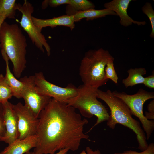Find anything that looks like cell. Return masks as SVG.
I'll return each mask as SVG.
<instances>
[{
	"mask_svg": "<svg viewBox=\"0 0 154 154\" xmlns=\"http://www.w3.org/2000/svg\"><path fill=\"white\" fill-rule=\"evenodd\" d=\"M1 104L2 114L6 130L4 135L0 138V141L9 145L19 137L18 118L13 109V104L7 101Z\"/></svg>",
	"mask_w": 154,
	"mask_h": 154,
	"instance_id": "8fae6325",
	"label": "cell"
},
{
	"mask_svg": "<svg viewBox=\"0 0 154 154\" xmlns=\"http://www.w3.org/2000/svg\"><path fill=\"white\" fill-rule=\"evenodd\" d=\"M114 154H154V144L153 143H150L145 150L141 152L129 150L121 153H115Z\"/></svg>",
	"mask_w": 154,
	"mask_h": 154,
	"instance_id": "603a6c76",
	"label": "cell"
},
{
	"mask_svg": "<svg viewBox=\"0 0 154 154\" xmlns=\"http://www.w3.org/2000/svg\"><path fill=\"white\" fill-rule=\"evenodd\" d=\"M13 108L18 118L19 135L17 139H22L37 135L38 118L21 102L13 104Z\"/></svg>",
	"mask_w": 154,
	"mask_h": 154,
	"instance_id": "30bf717a",
	"label": "cell"
},
{
	"mask_svg": "<svg viewBox=\"0 0 154 154\" xmlns=\"http://www.w3.org/2000/svg\"><path fill=\"white\" fill-rule=\"evenodd\" d=\"M143 84L145 86L149 88L154 89V72L153 70L151 75L145 77L144 81Z\"/></svg>",
	"mask_w": 154,
	"mask_h": 154,
	"instance_id": "484cf974",
	"label": "cell"
},
{
	"mask_svg": "<svg viewBox=\"0 0 154 154\" xmlns=\"http://www.w3.org/2000/svg\"><path fill=\"white\" fill-rule=\"evenodd\" d=\"M132 0H113L104 4L105 9L110 10L115 12L120 19V24L125 27H127L132 23L139 26L145 25V21H135L129 17L127 14V9Z\"/></svg>",
	"mask_w": 154,
	"mask_h": 154,
	"instance_id": "7c38bea8",
	"label": "cell"
},
{
	"mask_svg": "<svg viewBox=\"0 0 154 154\" xmlns=\"http://www.w3.org/2000/svg\"><path fill=\"white\" fill-rule=\"evenodd\" d=\"M79 154H87L86 152V151H83L81 153Z\"/></svg>",
	"mask_w": 154,
	"mask_h": 154,
	"instance_id": "f546056e",
	"label": "cell"
},
{
	"mask_svg": "<svg viewBox=\"0 0 154 154\" xmlns=\"http://www.w3.org/2000/svg\"><path fill=\"white\" fill-rule=\"evenodd\" d=\"M95 7L94 4L88 0H70V3L66 7V13L74 15L78 12L94 9Z\"/></svg>",
	"mask_w": 154,
	"mask_h": 154,
	"instance_id": "ac0fdd59",
	"label": "cell"
},
{
	"mask_svg": "<svg viewBox=\"0 0 154 154\" xmlns=\"http://www.w3.org/2000/svg\"><path fill=\"white\" fill-rule=\"evenodd\" d=\"M1 53L6 63L5 77L11 90L13 96L18 99L22 98V94L25 88V83L21 79L20 80L17 79L12 73L9 66V58L3 50L1 49Z\"/></svg>",
	"mask_w": 154,
	"mask_h": 154,
	"instance_id": "9a60e30c",
	"label": "cell"
},
{
	"mask_svg": "<svg viewBox=\"0 0 154 154\" xmlns=\"http://www.w3.org/2000/svg\"><path fill=\"white\" fill-rule=\"evenodd\" d=\"M107 15H117L115 12L109 9H93L78 12L74 15V18L75 22L79 21L83 18H86L87 20H92Z\"/></svg>",
	"mask_w": 154,
	"mask_h": 154,
	"instance_id": "2e32d148",
	"label": "cell"
},
{
	"mask_svg": "<svg viewBox=\"0 0 154 154\" xmlns=\"http://www.w3.org/2000/svg\"><path fill=\"white\" fill-rule=\"evenodd\" d=\"M15 0H0V15L6 18L15 19L17 4Z\"/></svg>",
	"mask_w": 154,
	"mask_h": 154,
	"instance_id": "d6986e66",
	"label": "cell"
},
{
	"mask_svg": "<svg viewBox=\"0 0 154 154\" xmlns=\"http://www.w3.org/2000/svg\"><path fill=\"white\" fill-rule=\"evenodd\" d=\"M12 96L11 90L5 77L0 74V104L8 101Z\"/></svg>",
	"mask_w": 154,
	"mask_h": 154,
	"instance_id": "ffe728a7",
	"label": "cell"
},
{
	"mask_svg": "<svg viewBox=\"0 0 154 154\" xmlns=\"http://www.w3.org/2000/svg\"><path fill=\"white\" fill-rule=\"evenodd\" d=\"M147 109L149 112H145V117L149 120L154 119V100H152L148 105Z\"/></svg>",
	"mask_w": 154,
	"mask_h": 154,
	"instance_id": "d4e9b609",
	"label": "cell"
},
{
	"mask_svg": "<svg viewBox=\"0 0 154 154\" xmlns=\"http://www.w3.org/2000/svg\"><path fill=\"white\" fill-rule=\"evenodd\" d=\"M142 10L143 13L149 18L151 26V31L150 35L151 38H154V11L151 4L149 2L146 3L142 7Z\"/></svg>",
	"mask_w": 154,
	"mask_h": 154,
	"instance_id": "44dd1931",
	"label": "cell"
},
{
	"mask_svg": "<svg viewBox=\"0 0 154 154\" xmlns=\"http://www.w3.org/2000/svg\"><path fill=\"white\" fill-rule=\"evenodd\" d=\"M128 76L122 80V82L125 87H132L139 84H143L145 77L143 76L147 72L146 69L143 67L131 68L127 71Z\"/></svg>",
	"mask_w": 154,
	"mask_h": 154,
	"instance_id": "e0dca14e",
	"label": "cell"
},
{
	"mask_svg": "<svg viewBox=\"0 0 154 154\" xmlns=\"http://www.w3.org/2000/svg\"><path fill=\"white\" fill-rule=\"evenodd\" d=\"M70 0H45L43 2L42 7L45 8L47 4L52 7H56L63 4L68 5L70 3Z\"/></svg>",
	"mask_w": 154,
	"mask_h": 154,
	"instance_id": "cb8c5ba5",
	"label": "cell"
},
{
	"mask_svg": "<svg viewBox=\"0 0 154 154\" xmlns=\"http://www.w3.org/2000/svg\"><path fill=\"white\" fill-rule=\"evenodd\" d=\"M17 10L20 11L22 16L19 23L24 30L27 34L32 43L42 52H44V48L48 56L51 54V48L41 31L33 23L32 14L34 11L32 5L27 0H24L22 5L17 4Z\"/></svg>",
	"mask_w": 154,
	"mask_h": 154,
	"instance_id": "52a82bcc",
	"label": "cell"
},
{
	"mask_svg": "<svg viewBox=\"0 0 154 154\" xmlns=\"http://www.w3.org/2000/svg\"><path fill=\"white\" fill-rule=\"evenodd\" d=\"M70 150L68 148H66L60 150L59 152L54 154H67L68 151ZM25 154H35L34 152H32L28 151Z\"/></svg>",
	"mask_w": 154,
	"mask_h": 154,
	"instance_id": "83f0119b",
	"label": "cell"
},
{
	"mask_svg": "<svg viewBox=\"0 0 154 154\" xmlns=\"http://www.w3.org/2000/svg\"><path fill=\"white\" fill-rule=\"evenodd\" d=\"M1 123H0V131H1Z\"/></svg>",
	"mask_w": 154,
	"mask_h": 154,
	"instance_id": "4dcf8cb0",
	"label": "cell"
},
{
	"mask_svg": "<svg viewBox=\"0 0 154 154\" xmlns=\"http://www.w3.org/2000/svg\"><path fill=\"white\" fill-rule=\"evenodd\" d=\"M6 18V17L5 15H0V29L2 24Z\"/></svg>",
	"mask_w": 154,
	"mask_h": 154,
	"instance_id": "f1b7e54d",
	"label": "cell"
},
{
	"mask_svg": "<svg viewBox=\"0 0 154 154\" xmlns=\"http://www.w3.org/2000/svg\"><path fill=\"white\" fill-rule=\"evenodd\" d=\"M113 62H109L107 64L105 71L107 78L117 84L118 78L114 66Z\"/></svg>",
	"mask_w": 154,
	"mask_h": 154,
	"instance_id": "7402d4cb",
	"label": "cell"
},
{
	"mask_svg": "<svg viewBox=\"0 0 154 154\" xmlns=\"http://www.w3.org/2000/svg\"><path fill=\"white\" fill-rule=\"evenodd\" d=\"M32 19L35 26L41 31L43 28L47 27L53 28L63 26L69 27L71 30L75 27L74 15L66 14L47 19H39L32 16Z\"/></svg>",
	"mask_w": 154,
	"mask_h": 154,
	"instance_id": "4fadbf2b",
	"label": "cell"
},
{
	"mask_svg": "<svg viewBox=\"0 0 154 154\" xmlns=\"http://www.w3.org/2000/svg\"><path fill=\"white\" fill-rule=\"evenodd\" d=\"M25 83V88L22 95L26 106L37 117L48 103L50 97L44 95L37 89L34 82V76H25L21 79Z\"/></svg>",
	"mask_w": 154,
	"mask_h": 154,
	"instance_id": "9c48e42d",
	"label": "cell"
},
{
	"mask_svg": "<svg viewBox=\"0 0 154 154\" xmlns=\"http://www.w3.org/2000/svg\"><path fill=\"white\" fill-rule=\"evenodd\" d=\"M38 120L35 154H54L66 148L75 151L82 139L91 141L83 131L88 120L82 119L75 108L66 102L51 98L40 113Z\"/></svg>",
	"mask_w": 154,
	"mask_h": 154,
	"instance_id": "6da1fadb",
	"label": "cell"
},
{
	"mask_svg": "<svg viewBox=\"0 0 154 154\" xmlns=\"http://www.w3.org/2000/svg\"><path fill=\"white\" fill-rule=\"evenodd\" d=\"M35 87L40 93L62 102H66L78 94V89L72 84L62 87L51 83L45 78L42 72L33 75Z\"/></svg>",
	"mask_w": 154,
	"mask_h": 154,
	"instance_id": "ba28073f",
	"label": "cell"
},
{
	"mask_svg": "<svg viewBox=\"0 0 154 154\" xmlns=\"http://www.w3.org/2000/svg\"><path fill=\"white\" fill-rule=\"evenodd\" d=\"M97 96L103 101L110 109L107 126L113 129L117 124H120L131 129L136 134L137 148L141 151L145 150L148 145L145 133L140 123L133 118L131 110L125 103L115 96L110 90L104 92L98 89Z\"/></svg>",
	"mask_w": 154,
	"mask_h": 154,
	"instance_id": "7a4b0ae2",
	"label": "cell"
},
{
	"mask_svg": "<svg viewBox=\"0 0 154 154\" xmlns=\"http://www.w3.org/2000/svg\"><path fill=\"white\" fill-rule=\"evenodd\" d=\"M112 93L115 96L122 100L129 108L132 115L139 119L145 132L147 139L148 140L154 130V121L147 119L145 117L143 112V107L146 101L154 98V92L141 88L133 95L116 91Z\"/></svg>",
	"mask_w": 154,
	"mask_h": 154,
	"instance_id": "8992f818",
	"label": "cell"
},
{
	"mask_svg": "<svg viewBox=\"0 0 154 154\" xmlns=\"http://www.w3.org/2000/svg\"><path fill=\"white\" fill-rule=\"evenodd\" d=\"M114 58L107 50L100 48L86 52L81 60L79 75L83 84L96 88L104 85L108 80L105 69Z\"/></svg>",
	"mask_w": 154,
	"mask_h": 154,
	"instance_id": "277c9868",
	"label": "cell"
},
{
	"mask_svg": "<svg viewBox=\"0 0 154 154\" xmlns=\"http://www.w3.org/2000/svg\"><path fill=\"white\" fill-rule=\"evenodd\" d=\"M78 88L77 95L66 103L69 106L77 109L80 114L86 118H90L94 115L96 116V122L88 131L90 132L98 124L107 121L109 114L107 108L97 99L98 88L83 84Z\"/></svg>",
	"mask_w": 154,
	"mask_h": 154,
	"instance_id": "5b68a950",
	"label": "cell"
},
{
	"mask_svg": "<svg viewBox=\"0 0 154 154\" xmlns=\"http://www.w3.org/2000/svg\"><path fill=\"white\" fill-rule=\"evenodd\" d=\"M38 141L37 135L31 136L22 139H17L8 145L0 154H23L35 148Z\"/></svg>",
	"mask_w": 154,
	"mask_h": 154,
	"instance_id": "5bb4252c",
	"label": "cell"
},
{
	"mask_svg": "<svg viewBox=\"0 0 154 154\" xmlns=\"http://www.w3.org/2000/svg\"><path fill=\"white\" fill-rule=\"evenodd\" d=\"M0 44L11 61L16 78H19L26 67L27 46L25 37L16 24L4 21L0 29Z\"/></svg>",
	"mask_w": 154,
	"mask_h": 154,
	"instance_id": "3957f363",
	"label": "cell"
},
{
	"mask_svg": "<svg viewBox=\"0 0 154 154\" xmlns=\"http://www.w3.org/2000/svg\"><path fill=\"white\" fill-rule=\"evenodd\" d=\"M87 154H101L100 151L98 149L93 151L89 147H87L86 149Z\"/></svg>",
	"mask_w": 154,
	"mask_h": 154,
	"instance_id": "4316f807",
	"label": "cell"
}]
</instances>
